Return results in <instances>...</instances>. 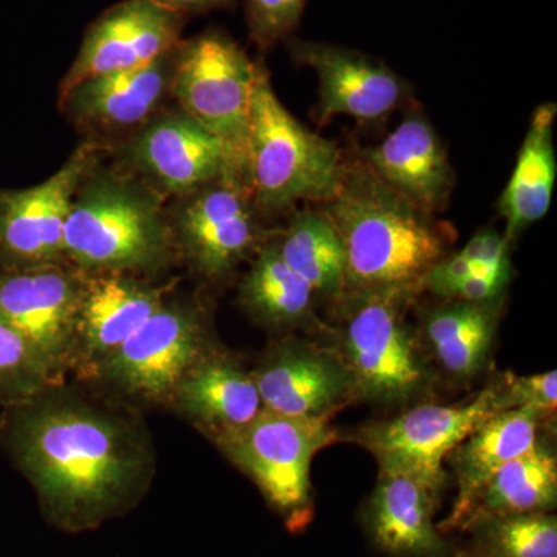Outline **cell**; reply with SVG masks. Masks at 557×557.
Masks as SVG:
<instances>
[{"label": "cell", "mask_w": 557, "mask_h": 557, "mask_svg": "<svg viewBox=\"0 0 557 557\" xmlns=\"http://www.w3.org/2000/svg\"><path fill=\"white\" fill-rule=\"evenodd\" d=\"M0 446L35 487L47 522L70 534L137 508L156 469L137 421L62 383L3 406Z\"/></svg>", "instance_id": "6da1fadb"}, {"label": "cell", "mask_w": 557, "mask_h": 557, "mask_svg": "<svg viewBox=\"0 0 557 557\" xmlns=\"http://www.w3.org/2000/svg\"><path fill=\"white\" fill-rule=\"evenodd\" d=\"M346 248L347 304L372 296H417L428 271L448 256L453 230L388 189L358 157L346 159L335 196L318 205Z\"/></svg>", "instance_id": "7a4b0ae2"}, {"label": "cell", "mask_w": 557, "mask_h": 557, "mask_svg": "<svg viewBox=\"0 0 557 557\" xmlns=\"http://www.w3.org/2000/svg\"><path fill=\"white\" fill-rule=\"evenodd\" d=\"M177 251L163 196L132 171L87 175L64 228V256L84 273H152Z\"/></svg>", "instance_id": "3957f363"}, {"label": "cell", "mask_w": 557, "mask_h": 557, "mask_svg": "<svg viewBox=\"0 0 557 557\" xmlns=\"http://www.w3.org/2000/svg\"><path fill=\"white\" fill-rule=\"evenodd\" d=\"M343 149L304 126L271 86L260 62L249 106L245 175L262 215L292 211L302 201L325 203L344 174Z\"/></svg>", "instance_id": "277c9868"}, {"label": "cell", "mask_w": 557, "mask_h": 557, "mask_svg": "<svg viewBox=\"0 0 557 557\" xmlns=\"http://www.w3.org/2000/svg\"><path fill=\"white\" fill-rule=\"evenodd\" d=\"M330 420L332 417H287L262 409L244 426L207 435L252 480L288 530L298 533L314 515L311 461L338 440Z\"/></svg>", "instance_id": "5b68a950"}, {"label": "cell", "mask_w": 557, "mask_h": 557, "mask_svg": "<svg viewBox=\"0 0 557 557\" xmlns=\"http://www.w3.org/2000/svg\"><path fill=\"white\" fill-rule=\"evenodd\" d=\"M413 296H372L347 304L341 358L357 397L381 405H405L431 386L423 348L405 318Z\"/></svg>", "instance_id": "8992f818"}, {"label": "cell", "mask_w": 557, "mask_h": 557, "mask_svg": "<svg viewBox=\"0 0 557 557\" xmlns=\"http://www.w3.org/2000/svg\"><path fill=\"white\" fill-rule=\"evenodd\" d=\"M496 384L456 405H420L386 421L362 426L355 435L368 449L380 471L395 472L417 480L442 500L448 474L445 461L453 450L494 413Z\"/></svg>", "instance_id": "52a82bcc"}, {"label": "cell", "mask_w": 557, "mask_h": 557, "mask_svg": "<svg viewBox=\"0 0 557 557\" xmlns=\"http://www.w3.org/2000/svg\"><path fill=\"white\" fill-rule=\"evenodd\" d=\"M260 62L225 32L207 30L174 51L172 95L180 110L247 161L249 106Z\"/></svg>", "instance_id": "ba28073f"}, {"label": "cell", "mask_w": 557, "mask_h": 557, "mask_svg": "<svg viewBox=\"0 0 557 557\" xmlns=\"http://www.w3.org/2000/svg\"><path fill=\"white\" fill-rule=\"evenodd\" d=\"M211 348L203 307L168 296L163 306L89 375L131 397L171 403L180 381Z\"/></svg>", "instance_id": "9c48e42d"}, {"label": "cell", "mask_w": 557, "mask_h": 557, "mask_svg": "<svg viewBox=\"0 0 557 557\" xmlns=\"http://www.w3.org/2000/svg\"><path fill=\"white\" fill-rule=\"evenodd\" d=\"M170 214L175 248L201 277L231 276L269 239L244 174H230L178 197Z\"/></svg>", "instance_id": "30bf717a"}, {"label": "cell", "mask_w": 557, "mask_h": 557, "mask_svg": "<svg viewBox=\"0 0 557 557\" xmlns=\"http://www.w3.org/2000/svg\"><path fill=\"white\" fill-rule=\"evenodd\" d=\"M101 146L87 139L46 182L0 189V271L65 262L64 228L84 180L100 164Z\"/></svg>", "instance_id": "8fae6325"}, {"label": "cell", "mask_w": 557, "mask_h": 557, "mask_svg": "<svg viewBox=\"0 0 557 557\" xmlns=\"http://www.w3.org/2000/svg\"><path fill=\"white\" fill-rule=\"evenodd\" d=\"M126 161L161 196L182 197L225 175H245L244 157L182 110L139 127L126 146Z\"/></svg>", "instance_id": "7c38bea8"}, {"label": "cell", "mask_w": 557, "mask_h": 557, "mask_svg": "<svg viewBox=\"0 0 557 557\" xmlns=\"http://www.w3.org/2000/svg\"><path fill=\"white\" fill-rule=\"evenodd\" d=\"M86 273L69 263L0 271V322L16 330L58 375L73 368L75 325Z\"/></svg>", "instance_id": "4fadbf2b"}, {"label": "cell", "mask_w": 557, "mask_h": 557, "mask_svg": "<svg viewBox=\"0 0 557 557\" xmlns=\"http://www.w3.org/2000/svg\"><path fill=\"white\" fill-rule=\"evenodd\" d=\"M287 44L292 60L317 75L314 120L319 126H327L336 116L379 123L408 101L409 84L375 58L318 40L293 39Z\"/></svg>", "instance_id": "5bb4252c"}, {"label": "cell", "mask_w": 557, "mask_h": 557, "mask_svg": "<svg viewBox=\"0 0 557 557\" xmlns=\"http://www.w3.org/2000/svg\"><path fill=\"white\" fill-rule=\"evenodd\" d=\"M188 17L164 9L156 0H123L90 25L67 75L60 98L83 81L149 64L182 42Z\"/></svg>", "instance_id": "9a60e30c"}, {"label": "cell", "mask_w": 557, "mask_h": 557, "mask_svg": "<svg viewBox=\"0 0 557 557\" xmlns=\"http://www.w3.org/2000/svg\"><path fill=\"white\" fill-rule=\"evenodd\" d=\"M251 373L262 408L281 416L332 417L357 398L339 351L309 341H282Z\"/></svg>", "instance_id": "2e32d148"}, {"label": "cell", "mask_w": 557, "mask_h": 557, "mask_svg": "<svg viewBox=\"0 0 557 557\" xmlns=\"http://www.w3.org/2000/svg\"><path fill=\"white\" fill-rule=\"evenodd\" d=\"M357 157L388 189L421 211L435 215L448 207L453 164L423 113H409L379 145L359 149Z\"/></svg>", "instance_id": "e0dca14e"}, {"label": "cell", "mask_w": 557, "mask_h": 557, "mask_svg": "<svg viewBox=\"0 0 557 557\" xmlns=\"http://www.w3.org/2000/svg\"><path fill=\"white\" fill-rule=\"evenodd\" d=\"M170 296L129 273H86L75 325V361L90 373L127 339Z\"/></svg>", "instance_id": "ac0fdd59"}, {"label": "cell", "mask_w": 557, "mask_h": 557, "mask_svg": "<svg viewBox=\"0 0 557 557\" xmlns=\"http://www.w3.org/2000/svg\"><path fill=\"white\" fill-rule=\"evenodd\" d=\"M175 49L149 64L83 81L60 98L61 109L94 135L145 126L172 95Z\"/></svg>", "instance_id": "d6986e66"}, {"label": "cell", "mask_w": 557, "mask_h": 557, "mask_svg": "<svg viewBox=\"0 0 557 557\" xmlns=\"http://www.w3.org/2000/svg\"><path fill=\"white\" fill-rule=\"evenodd\" d=\"M437 498L408 475L380 471L362 509L373 547L387 557H453L457 549L435 525Z\"/></svg>", "instance_id": "ffe728a7"}, {"label": "cell", "mask_w": 557, "mask_h": 557, "mask_svg": "<svg viewBox=\"0 0 557 557\" xmlns=\"http://www.w3.org/2000/svg\"><path fill=\"white\" fill-rule=\"evenodd\" d=\"M544 418L534 410H502L453 450L449 457L456 471L457 498L448 518L438 525L443 534L461 530L475 497L498 469L536 445Z\"/></svg>", "instance_id": "44dd1931"}, {"label": "cell", "mask_w": 557, "mask_h": 557, "mask_svg": "<svg viewBox=\"0 0 557 557\" xmlns=\"http://www.w3.org/2000/svg\"><path fill=\"white\" fill-rule=\"evenodd\" d=\"M171 405L205 435L244 426L263 409L252 373L214 348L183 376Z\"/></svg>", "instance_id": "7402d4cb"}, {"label": "cell", "mask_w": 557, "mask_h": 557, "mask_svg": "<svg viewBox=\"0 0 557 557\" xmlns=\"http://www.w3.org/2000/svg\"><path fill=\"white\" fill-rule=\"evenodd\" d=\"M556 102L537 106L531 115L515 171L498 200L504 236L512 244L523 231L548 214L557 177Z\"/></svg>", "instance_id": "603a6c76"}, {"label": "cell", "mask_w": 557, "mask_h": 557, "mask_svg": "<svg viewBox=\"0 0 557 557\" xmlns=\"http://www.w3.org/2000/svg\"><path fill=\"white\" fill-rule=\"evenodd\" d=\"M502 302L475 304L446 300L423 319L429 354L456 380H471L485 368L496 339Z\"/></svg>", "instance_id": "cb8c5ba5"}, {"label": "cell", "mask_w": 557, "mask_h": 557, "mask_svg": "<svg viewBox=\"0 0 557 557\" xmlns=\"http://www.w3.org/2000/svg\"><path fill=\"white\" fill-rule=\"evenodd\" d=\"M313 288L287 265L273 240L267 239L252 256L240 284L239 304L252 321L271 330L314 324Z\"/></svg>", "instance_id": "d4e9b609"}, {"label": "cell", "mask_w": 557, "mask_h": 557, "mask_svg": "<svg viewBox=\"0 0 557 557\" xmlns=\"http://www.w3.org/2000/svg\"><path fill=\"white\" fill-rule=\"evenodd\" d=\"M278 255L313 288L318 298L341 300L346 284V248L321 208L295 212L284 228L270 234Z\"/></svg>", "instance_id": "484cf974"}, {"label": "cell", "mask_w": 557, "mask_h": 557, "mask_svg": "<svg viewBox=\"0 0 557 557\" xmlns=\"http://www.w3.org/2000/svg\"><path fill=\"white\" fill-rule=\"evenodd\" d=\"M557 505L555 449L537 440L528 453L498 469L475 497L461 530L493 516L552 512Z\"/></svg>", "instance_id": "4316f807"}, {"label": "cell", "mask_w": 557, "mask_h": 557, "mask_svg": "<svg viewBox=\"0 0 557 557\" xmlns=\"http://www.w3.org/2000/svg\"><path fill=\"white\" fill-rule=\"evenodd\" d=\"M472 552L483 557H557V519L553 512L493 516L467 528Z\"/></svg>", "instance_id": "83f0119b"}, {"label": "cell", "mask_w": 557, "mask_h": 557, "mask_svg": "<svg viewBox=\"0 0 557 557\" xmlns=\"http://www.w3.org/2000/svg\"><path fill=\"white\" fill-rule=\"evenodd\" d=\"M58 383H62V376L38 348L0 322V405L25 401Z\"/></svg>", "instance_id": "f1b7e54d"}, {"label": "cell", "mask_w": 557, "mask_h": 557, "mask_svg": "<svg viewBox=\"0 0 557 557\" xmlns=\"http://www.w3.org/2000/svg\"><path fill=\"white\" fill-rule=\"evenodd\" d=\"M249 39L260 50H270L299 27L309 0H244Z\"/></svg>", "instance_id": "f546056e"}, {"label": "cell", "mask_w": 557, "mask_h": 557, "mask_svg": "<svg viewBox=\"0 0 557 557\" xmlns=\"http://www.w3.org/2000/svg\"><path fill=\"white\" fill-rule=\"evenodd\" d=\"M496 384L498 410L527 409L549 417L556 412V370L539 375L519 376L507 372Z\"/></svg>", "instance_id": "4dcf8cb0"}, {"label": "cell", "mask_w": 557, "mask_h": 557, "mask_svg": "<svg viewBox=\"0 0 557 557\" xmlns=\"http://www.w3.org/2000/svg\"><path fill=\"white\" fill-rule=\"evenodd\" d=\"M512 274L511 259L496 267H478L458 288L454 299L475 304L502 302L511 284Z\"/></svg>", "instance_id": "1f68e13d"}, {"label": "cell", "mask_w": 557, "mask_h": 557, "mask_svg": "<svg viewBox=\"0 0 557 557\" xmlns=\"http://www.w3.org/2000/svg\"><path fill=\"white\" fill-rule=\"evenodd\" d=\"M474 270L475 267L465 259L460 252L446 256L428 271L423 281V289H429V292L445 300L454 299L458 288L474 273Z\"/></svg>", "instance_id": "d6a6232c"}, {"label": "cell", "mask_w": 557, "mask_h": 557, "mask_svg": "<svg viewBox=\"0 0 557 557\" xmlns=\"http://www.w3.org/2000/svg\"><path fill=\"white\" fill-rule=\"evenodd\" d=\"M511 245L504 234L493 228H486L474 234L458 252L475 269L478 267H496L511 259L509 258Z\"/></svg>", "instance_id": "836d02e7"}, {"label": "cell", "mask_w": 557, "mask_h": 557, "mask_svg": "<svg viewBox=\"0 0 557 557\" xmlns=\"http://www.w3.org/2000/svg\"><path fill=\"white\" fill-rule=\"evenodd\" d=\"M156 2L164 9L189 17L194 14L209 13V11L233 9L237 0H156Z\"/></svg>", "instance_id": "e575fe53"}, {"label": "cell", "mask_w": 557, "mask_h": 557, "mask_svg": "<svg viewBox=\"0 0 557 557\" xmlns=\"http://www.w3.org/2000/svg\"><path fill=\"white\" fill-rule=\"evenodd\" d=\"M453 557H483V556L478 555V553L472 552V549L469 548V549H465V552H460V549H457L456 555H454Z\"/></svg>", "instance_id": "d590c367"}]
</instances>
